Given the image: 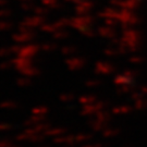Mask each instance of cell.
<instances>
[{"mask_svg":"<svg viewBox=\"0 0 147 147\" xmlns=\"http://www.w3.org/2000/svg\"><path fill=\"white\" fill-rule=\"evenodd\" d=\"M12 62H13L14 68H16L19 72L22 71V70H24V69L27 68V67L32 65V64H34L33 59L24 58V57H19V56H16V58L12 59Z\"/></svg>","mask_w":147,"mask_h":147,"instance_id":"cell-1","label":"cell"},{"mask_svg":"<svg viewBox=\"0 0 147 147\" xmlns=\"http://www.w3.org/2000/svg\"><path fill=\"white\" fill-rule=\"evenodd\" d=\"M37 51H38V48L34 45H30V46H25V47H21L20 53H18L16 56L19 57H24V58H30L33 59L34 57H36Z\"/></svg>","mask_w":147,"mask_h":147,"instance_id":"cell-2","label":"cell"},{"mask_svg":"<svg viewBox=\"0 0 147 147\" xmlns=\"http://www.w3.org/2000/svg\"><path fill=\"white\" fill-rule=\"evenodd\" d=\"M20 73H21L22 75H24V76H27V78H34V76H37V75L40 74V70L37 68L36 65L32 64L30 67L25 68L24 70L20 71Z\"/></svg>","mask_w":147,"mask_h":147,"instance_id":"cell-3","label":"cell"},{"mask_svg":"<svg viewBox=\"0 0 147 147\" xmlns=\"http://www.w3.org/2000/svg\"><path fill=\"white\" fill-rule=\"evenodd\" d=\"M46 116H36V115H32L25 122H24V126L26 127H31L33 125H36L38 123H40L42 121H45Z\"/></svg>","mask_w":147,"mask_h":147,"instance_id":"cell-4","label":"cell"},{"mask_svg":"<svg viewBox=\"0 0 147 147\" xmlns=\"http://www.w3.org/2000/svg\"><path fill=\"white\" fill-rule=\"evenodd\" d=\"M63 133H64V130L61 127H51V126L48 129L47 131L44 132L46 137H58L61 136Z\"/></svg>","mask_w":147,"mask_h":147,"instance_id":"cell-5","label":"cell"},{"mask_svg":"<svg viewBox=\"0 0 147 147\" xmlns=\"http://www.w3.org/2000/svg\"><path fill=\"white\" fill-rule=\"evenodd\" d=\"M19 107L18 102L14 100H3L0 102V108L1 109H5V110H13Z\"/></svg>","mask_w":147,"mask_h":147,"instance_id":"cell-6","label":"cell"},{"mask_svg":"<svg viewBox=\"0 0 147 147\" xmlns=\"http://www.w3.org/2000/svg\"><path fill=\"white\" fill-rule=\"evenodd\" d=\"M48 108L46 106H37L32 108V115H36V116H46L48 113Z\"/></svg>","mask_w":147,"mask_h":147,"instance_id":"cell-7","label":"cell"},{"mask_svg":"<svg viewBox=\"0 0 147 147\" xmlns=\"http://www.w3.org/2000/svg\"><path fill=\"white\" fill-rule=\"evenodd\" d=\"M32 84V80L31 78H27L22 75L21 78L16 79V85L20 86V87H27V86H31Z\"/></svg>","mask_w":147,"mask_h":147,"instance_id":"cell-8","label":"cell"},{"mask_svg":"<svg viewBox=\"0 0 147 147\" xmlns=\"http://www.w3.org/2000/svg\"><path fill=\"white\" fill-rule=\"evenodd\" d=\"M45 138H46V135H45L44 133H37V134L32 135L28 142H31V143H42Z\"/></svg>","mask_w":147,"mask_h":147,"instance_id":"cell-9","label":"cell"},{"mask_svg":"<svg viewBox=\"0 0 147 147\" xmlns=\"http://www.w3.org/2000/svg\"><path fill=\"white\" fill-rule=\"evenodd\" d=\"M12 67H14L12 60H5V61L0 62V70H1V71H8V70H10Z\"/></svg>","mask_w":147,"mask_h":147,"instance_id":"cell-10","label":"cell"},{"mask_svg":"<svg viewBox=\"0 0 147 147\" xmlns=\"http://www.w3.org/2000/svg\"><path fill=\"white\" fill-rule=\"evenodd\" d=\"M10 53H12L11 48H1L0 49V58H7L8 56H10Z\"/></svg>","mask_w":147,"mask_h":147,"instance_id":"cell-11","label":"cell"},{"mask_svg":"<svg viewBox=\"0 0 147 147\" xmlns=\"http://www.w3.org/2000/svg\"><path fill=\"white\" fill-rule=\"evenodd\" d=\"M42 49L44 51H53L56 49V45H53V44H45V45H42Z\"/></svg>","mask_w":147,"mask_h":147,"instance_id":"cell-12","label":"cell"},{"mask_svg":"<svg viewBox=\"0 0 147 147\" xmlns=\"http://www.w3.org/2000/svg\"><path fill=\"white\" fill-rule=\"evenodd\" d=\"M12 129V125L9 123H0V132H7Z\"/></svg>","mask_w":147,"mask_h":147,"instance_id":"cell-13","label":"cell"},{"mask_svg":"<svg viewBox=\"0 0 147 147\" xmlns=\"http://www.w3.org/2000/svg\"><path fill=\"white\" fill-rule=\"evenodd\" d=\"M12 143L8 140H0V147H8L9 145H11Z\"/></svg>","mask_w":147,"mask_h":147,"instance_id":"cell-14","label":"cell"},{"mask_svg":"<svg viewBox=\"0 0 147 147\" xmlns=\"http://www.w3.org/2000/svg\"><path fill=\"white\" fill-rule=\"evenodd\" d=\"M20 50H21V47H20V46H13V47L11 48V51H12V53H13V55H16V56L20 53Z\"/></svg>","mask_w":147,"mask_h":147,"instance_id":"cell-15","label":"cell"},{"mask_svg":"<svg viewBox=\"0 0 147 147\" xmlns=\"http://www.w3.org/2000/svg\"><path fill=\"white\" fill-rule=\"evenodd\" d=\"M16 39L18 40V42H26V40H28V39H30V37L25 36V35H22V36H18Z\"/></svg>","mask_w":147,"mask_h":147,"instance_id":"cell-16","label":"cell"},{"mask_svg":"<svg viewBox=\"0 0 147 147\" xmlns=\"http://www.w3.org/2000/svg\"><path fill=\"white\" fill-rule=\"evenodd\" d=\"M71 97H72V96H70V95L63 94L60 96V100H62V101H69L70 99H72Z\"/></svg>","mask_w":147,"mask_h":147,"instance_id":"cell-17","label":"cell"},{"mask_svg":"<svg viewBox=\"0 0 147 147\" xmlns=\"http://www.w3.org/2000/svg\"><path fill=\"white\" fill-rule=\"evenodd\" d=\"M8 147H19V146H16V145H13V144H11V145H9Z\"/></svg>","mask_w":147,"mask_h":147,"instance_id":"cell-18","label":"cell"},{"mask_svg":"<svg viewBox=\"0 0 147 147\" xmlns=\"http://www.w3.org/2000/svg\"><path fill=\"white\" fill-rule=\"evenodd\" d=\"M37 147H48V146H37Z\"/></svg>","mask_w":147,"mask_h":147,"instance_id":"cell-19","label":"cell"}]
</instances>
